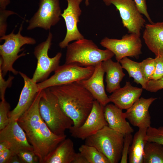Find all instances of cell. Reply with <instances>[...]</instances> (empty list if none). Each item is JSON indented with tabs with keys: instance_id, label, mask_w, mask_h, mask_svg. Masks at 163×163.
<instances>
[{
	"instance_id": "38",
	"label": "cell",
	"mask_w": 163,
	"mask_h": 163,
	"mask_svg": "<svg viewBox=\"0 0 163 163\" xmlns=\"http://www.w3.org/2000/svg\"><path fill=\"white\" fill-rule=\"evenodd\" d=\"M72 163H89L85 158L80 152L76 153Z\"/></svg>"
},
{
	"instance_id": "33",
	"label": "cell",
	"mask_w": 163,
	"mask_h": 163,
	"mask_svg": "<svg viewBox=\"0 0 163 163\" xmlns=\"http://www.w3.org/2000/svg\"><path fill=\"white\" fill-rule=\"evenodd\" d=\"M14 76L9 75L8 79L5 80L3 78L2 71L0 67V97L1 100H5V95L7 88L11 87Z\"/></svg>"
},
{
	"instance_id": "7",
	"label": "cell",
	"mask_w": 163,
	"mask_h": 163,
	"mask_svg": "<svg viewBox=\"0 0 163 163\" xmlns=\"http://www.w3.org/2000/svg\"><path fill=\"white\" fill-rule=\"evenodd\" d=\"M94 66L84 67L77 63H65L59 66L50 78L37 83L40 90L52 86L78 82L88 79L93 73Z\"/></svg>"
},
{
	"instance_id": "22",
	"label": "cell",
	"mask_w": 163,
	"mask_h": 163,
	"mask_svg": "<svg viewBox=\"0 0 163 163\" xmlns=\"http://www.w3.org/2000/svg\"><path fill=\"white\" fill-rule=\"evenodd\" d=\"M76 152L70 139H65L49 153L44 163H72Z\"/></svg>"
},
{
	"instance_id": "16",
	"label": "cell",
	"mask_w": 163,
	"mask_h": 163,
	"mask_svg": "<svg viewBox=\"0 0 163 163\" xmlns=\"http://www.w3.org/2000/svg\"><path fill=\"white\" fill-rule=\"evenodd\" d=\"M156 99L153 97L139 98L124 113L126 119L134 126L148 128L151 123L149 108Z\"/></svg>"
},
{
	"instance_id": "27",
	"label": "cell",
	"mask_w": 163,
	"mask_h": 163,
	"mask_svg": "<svg viewBox=\"0 0 163 163\" xmlns=\"http://www.w3.org/2000/svg\"><path fill=\"white\" fill-rule=\"evenodd\" d=\"M140 66L146 83L152 79L155 72L156 64L154 59L148 58L140 62Z\"/></svg>"
},
{
	"instance_id": "36",
	"label": "cell",
	"mask_w": 163,
	"mask_h": 163,
	"mask_svg": "<svg viewBox=\"0 0 163 163\" xmlns=\"http://www.w3.org/2000/svg\"><path fill=\"white\" fill-rule=\"evenodd\" d=\"M137 6L142 14H144L150 24L153 23L147 11L146 0H134Z\"/></svg>"
},
{
	"instance_id": "26",
	"label": "cell",
	"mask_w": 163,
	"mask_h": 163,
	"mask_svg": "<svg viewBox=\"0 0 163 163\" xmlns=\"http://www.w3.org/2000/svg\"><path fill=\"white\" fill-rule=\"evenodd\" d=\"M78 150L89 163H110L108 159L93 146L82 145Z\"/></svg>"
},
{
	"instance_id": "9",
	"label": "cell",
	"mask_w": 163,
	"mask_h": 163,
	"mask_svg": "<svg viewBox=\"0 0 163 163\" xmlns=\"http://www.w3.org/2000/svg\"><path fill=\"white\" fill-rule=\"evenodd\" d=\"M139 36L133 33L123 35L120 39L105 37L100 44L102 46L111 51L114 54L118 62L128 56L139 58L142 53V43Z\"/></svg>"
},
{
	"instance_id": "21",
	"label": "cell",
	"mask_w": 163,
	"mask_h": 163,
	"mask_svg": "<svg viewBox=\"0 0 163 163\" xmlns=\"http://www.w3.org/2000/svg\"><path fill=\"white\" fill-rule=\"evenodd\" d=\"M102 66L106 73V91L112 93L120 88V83L125 74L120 62H113L111 59L102 62Z\"/></svg>"
},
{
	"instance_id": "30",
	"label": "cell",
	"mask_w": 163,
	"mask_h": 163,
	"mask_svg": "<svg viewBox=\"0 0 163 163\" xmlns=\"http://www.w3.org/2000/svg\"><path fill=\"white\" fill-rule=\"evenodd\" d=\"M17 14L12 11L6 9H0V37L6 34L7 29V20L8 17L13 14Z\"/></svg>"
},
{
	"instance_id": "4",
	"label": "cell",
	"mask_w": 163,
	"mask_h": 163,
	"mask_svg": "<svg viewBox=\"0 0 163 163\" xmlns=\"http://www.w3.org/2000/svg\"><path fill=\"white\" fill-rule=\"evenodd\" d=\"M66 48L65 63H75L84 67L95 66L114 56L108 49L101 50L92 40L85 38L69 44Z\"/></svg>"
},
{
	"instance_id": "32",
	"label": "cell",
	"mask_w": 163,
	"mask_h": 163,
	"mask_svg": "<svg viewBox=\"0 0 163 163\" xmlns=\"http://www.w3.org/2000/svg\"><path fill=\"white\" fill-rule=\"evenodd\" d=\"M17 155L25 163H35L39 162L38 157L33 151L22 150L19 151Z\"/></svg>"
},
{
	"instance_id": "29",
	"label": "cell",
	"mask_w": 163,
	"mask_h": 163,
	"mask_svg": "<svg viewBox=\"0 0 163 163\" xmlns=\"http://www.w3.org/2000/svg\"><path fill=\"white\" fill-rule=\"evenodd\" d=\"M10 105L5 100H1L0 103V130L5 127L10 122L8 113Z\"/></svg>"
},
{
	"instance_id": "14",
	"label": "cell",
	"mask_w": 163,
	"mask_h": 163,
	"mask_svg": "<svg viewBox=\"0 0 163 163\" xmlns=\"http://www.w3.org/2000/svg\"><path fill=\"white\" fill-rule=\"evenodd\" d=\"M7 142L14 155L21 150L34 151L33 146L28 141L24 130L17 121H12L4 129L0 130V142Z\"/></svg>"
},
{
	"instance_id": "12",
	"label": "cell",
	"mask_w": 163,
	"mask_h": 163,
	"mask_svg": "<svg viewBox=\"0 0 163 163\" xmlns=\"http://www.w3.org/2000/svg\"><path fill=\"white\" fill-rule=\"evenodd\" d=\"M66 0L67 2V7L61 15L64 19L66 29L64 39L59 44V47L62 49L66 48L72 41L84 38L77 26L82 12L80 5L84 0Z\"/></svg>"
},
{
	"instance_id": "23",
	"label": "cell",
	"mask_w": 163,
	"mask_h": 163,
	"mask_svg": "<svg viewBox=\"0 0 163 163\" xmlns=\"http://www.w3.org/2000/svg\"><path fill=\"white\" fill-rule=\"evenodd\" d=\"M133 137L128 153L129 163H143L144 150L147 139V128H139Z\"/></svg>"
},
{
	"instance_id": "18",
	"label": "cell",
	"mask_w": 163,
	"mask_h": 163,
	"mask_svg": "<svg viewBox=\"0 0 163 163\" xmlns=\"http://www.w3.org/2000/svg\"><path fill=\"white\" fill-rule=\"evenodd\" d=\"M142 89L133 86L127 82L123 87L116 90L109 96L110 102L122 110H126L140 98Z\"/></svg>"
},
{
	"instance_id": "5",
	"label": "cell",
	"mask_w": 163,
	"mask_h": 163,
	"mask_svg": "<svg viewBox=\"0 0 163 163\" xmlns=\"http://www.w3.org/2000/svg\"><path fill=\"white\" fill-rule=\"evenodd\" d=\"M22 28V23L17 33L15 34L13 30L10 34L0 37L1 41H5L4 43L0 45V67L3 76L8 72L15 75L19 73V72L13 68V65L18 59L26 54L24 52L19 54L23 50L21 48L25 45H34L36 43L34 38L21 34Z\"/></svg>"
},
{
	"instance_id": "3",
	"label": "cell",
	"mask_w": 163,
	"mask_h": 163,
	"mask_svg": "<svg viewBox=\"0 0 163 163\" xmlns=\"http://www.w3.org/2000/svg\"><path fill=\"white\" fill-rule=\"evenodd\" d=\"M39 107L42 118L55 134L64 135L66 130L73 126V121L63 111L49 88L42 90Z\"/></svg>"
},
{
	"instance_id": "35",
	"label": "cell",
	"mask_w": 163,
	"mask_h": 163,
	"mask_svg": "<svg viewBox=\"0 0 163 163\" xmlns=\"http://www.w3.org/2000/svg\"><path fill=\"white\" fill-rule=\"evenodd\" d=\"M154 59L156 67L152 79L157 80L163 76V56H156Z\"/></svg>"
},
{
	"instance_id": "31",
	"label": "cell",
	"mask_w": 163,
	"mask_h": 163,
	"mask_svg": "<svg viewBox=\"0 0 163 163\" xmlns=\"http://www.w3.org/2000/svg\"><path fill=\"white\" fill-rule=\"evenodd\" d=\"M133 137L132 133L127 134L124 136L122 156L120 161L121 163L128 162L129 151L132 142Z\"/></svg>"
},
{
	"instance_id": "6",
	"label": "cell",
	"mask_w": 163,
	"mask_h": 163,
	"mask_svg": "<svg viewBox=\"0 0 163 163\" xmlns=\"http://www.w3.org/2000/svg\"><path fill=\"white\" fill-rule=\"evenodd\" d=\"M85 140V144L96 148L108 159L110 163H118L120 161L124 136L108 126H105Z\"/></svg>"
},
{
	"instance_id": "2",
	"label": "cell",
	"mask_w": 163,
	"mask_h": 163,
	"mask_svg": "<svg viewBox=\"0 0 163 163\" xmlns=\"http://www.w3.org/2000/svg\"><path fill=\"white\" fill-rule=\"evenodd\" d=\"M49 88L57 98L63 111L73 121V125L69 130L82 126L95 100L90 93L78 82Z\"/></svg>"
},
{
	"instance_id": "19",
	"label": "cell",
	"mask_w": 163,
	"mask_h": 163,
	"mask_svg": "<svg viewBox=\"0 0 163 163\" xmlns=\"http://www.w3.org/2000/svg\"><path fill=\"white\" fill-rule=\"evenodd\" d=\"M104 113L108 126L112 129L124 136L133 132L122 110L114 104H107L105 106Z\"/></svg>"
},
{
	"instance_id": "28",
	"label": "cell",
	"mask_w": 163,
	"mask_h": 163,
	"mask_svg": "<svg viewBox=\"0 0 163 163\" xmlns=\"http://www.w3.org/2000/svg\"><path fill=\"white\" fill-rule=\"evenodd\" d=\"M147 141L155 142L163 145V126L155 128L150 126L146 132Z\"/></svg>"
},
{
	"instance_id": "25",
	"label": "cell",
	"mask_w": 163,
	"mask_h": 163,
	"mask_svg": "<svg viewBox=\"0 0 163 163\" xmlns=\"http://www.w3.org/2000/svg\"><path fill=\"white\" fill-rule=\"evenodd\" d=\"M143 163H163V145L147 141L144 150Z\"/></svg>"
},
{
	"instance_id": "34",
	"label": "cell",
	"mask_w": 163,
	"mask_h": 163,
	"mask_svg": "<svg viewBox=\"0 0 163 163\" xmlns=\"http://www.w3.org/2000/svg\"><path fill=\"white\" fill-rule=\"evenodd\" d=\"M163 89V76L157 80L151 79L146 83L145 89L151 92H155Z\"/></svg>"
},
{
	"instance_id": "37",
	"label": "cell",
	"mask_w": 163,
	"mask_h": 163,
	"mask_svg": "<svg viewBox=\"0 0 163 163\" xmlns=\"http://www.w3.org/2000/svg\"><path fill=\"white\" fill-rule=\"evenodd\" d=\"M14 155L10 149L5 150L0 154V163H9L12 157Z\"/></svg>"
},
{
	"instance_id": "20",
	"label": "cell",
	"mask_w": 163,
	"mask_h": 163,
	"mask_svg": "<svg viewBox=\"0 0 163 163\" xmlns=\"http://www.w3.org/2000/svg\"><path fill=\"white\" fill-rule=\"evenodd\" d=\"M143 37L148 48L156 56H163V22L146 24Z\"/></svg>"
},
{
	"instance_id": "43",
	"label": "cell",
	"mask_w": 163,
	"mask_h": 163,
	"mask_svg": "<svg viewBox=\"0 0 163 163\" xmlns=\"http://www.w3.org/2000/svg\"></svg>"
},
{
	"instance_id": "10",
	"label": "cell",
	"mask_w": 163,
	"mask_h": 163,
	"mask_svg": "<svg viewBox=\"0 0 163 163\" xmlns=\"http://www.w3.org/2000/svg\"><path fill=\"white\" fill-rule=\"evenodd\" d=\"M107 6L114 5L118 10L124 27L128 32L140 36L145 21L133 0H103Z\"/></svg>"
},
{
	"instance_id": "11",
	"label": "cell",
	"mask_w": 163,
	"mask_h": 163,
	"mask_svg": "<svg viewBox=\"0 0 163 163\" xmlns=\"http://www.w3.org/2000/svg\"><path fill=\"white\" fill-rule=\"evenodd\" d=\"M62 14L59 0H39V8L29 21L27 29L50 30L59 21Z\"/></svg>"
},
{
	"instance_id": "15",
	"label": "cell",
	"mask_w": 163,
	"mask_h": 163,
	"mask_svg": "<svg viewBox=\"0 0 163 163\" xmlns=\"http://www.w3.org/2000/svg\"><path fill=\"white\" fill-rule=\"evenodd\" d=\"M19 74L24 80V86L17 106L8 113L10 122L17 121L29 108L37 94L41 90L39 88L37 83L34 82L26 74L21 72H19Z\"/></svg>"
},
{
	"instance_id": "24",
	"label": "cell",
	"mask_w": 163,
	"mask_h": 163,
	"mask_svg": "<svg viewBox=\"0 0 163 163\" xmlns=\"http://www.w3.org/2000/svg\"><path fill=\"white\" fill-rule=\"evenodd\" d=\"M119 62L123 68L127 71L129 77L133 78L135 82L140 84L142 88L145 89L146 83L141 69L140 62L133 61L127 57L123 58Z\"/></svg>"
},
{
	"instance_id": "13",
	"label": "cell",
	"mask_w": 163,
	"mask_h": 163,
	"mask_svg": "<svg viewBox=\"0 0 163 163\" xmlns=\"http://www.w3.org/2000/svg\"><path fill=\"white\" fill-rule=\"evenodd\" d=\"M104 107L95 100L92 109L82 125L75 129L69 130L71 136L84 140L105 126H108L104 116Z\"/></svg>"
},
{
	"instance_id": "41",
	"label": "cell",
	"mask_w": 163,
	"mask_h": 163,
	"mask_svg": "<svg viewBox=\"0 0 163 163\" xmlns=\"http://www.w3.org/2000/svg\"><path fill=\"white\" fill-rule=\"evenodd\" d=\"M22 161L17 155H14L12 157L9 163H23Z\"/></svg>"
},
{
	"instance_id": "8",
	"label": "cell",
	"mask_w": 163,
	"mask_h": 163,
	"mask_svg": "<svg viewBox=\"0 0 163 163\" xmlns=\"http://www.w3.org/2000/svg\"><path fill=\"white\" fill-rule=\"evenodd\" d=\"M53 38L52 34L49 31L46 40L34 48V54L37 62L31 79L35 83H37L47 79L50 73L54 72L59 66L62 53L58 52L52 58L50 57L48 54L49 50L52 44Z\"/></svg>"
},
{
	"instance_id": "1",
	"label": "cell",
	"mask_w": 163,
	"mask_h": 163,
	"mask_svg": "<svg viewBox=\"0 0 163 163\" xmlns=\"http://www.w3.org/2000/svg\"><path fill=\"white\" fill-rule=\"evenodd\" d=\"M42 90L37 94L29 108L17 121L24 131L28 141L39 163H44L48 155L66 138L67 136L53 133L42 118L39 110V102Z\"/></svg>"
},
{
	"instance_id": "40",
	"label": "cell",
	"mask_w": 163,
	"mask_h": 163,
	"mask_svg": "<svg viewBox=\"0 0 163 163\" xmlns=\"http://www.w3.org/2000/svg\"><path fill=\"white\" fill-rule=\"evenodd\" d=\"M10 2V0H0V9H6Z\"/></svg>"
},
{
	"instance_id": "42",
	"label": "cell",
	"mask_w": 163,
	"mask_h": 163,
	"mask_svg": "<svg viewBox=\"0 0 163 163\" xmlns=\"http://www.w3.org/2000/svg\"><path fill=\"white\" fill-rule=\"evenodd\" d=\"M85 4L86 6H88L89 4V0H85Z\"/></svg>"
},
{
	"instance_id": "39",
	"label": "cell",
	"mask_w": 163,
	"mask_h": 163,
	"mask_svg": "<svg viewBox=\"0 0 163 163\" xmlns=\"http://www.w3.org/2000/svg\"><path fill=\"white\" fill-rule=\"evenodd\" d=\"M8 149H10V146L7 142L5 141L0 142V154Z\"/></svg>"
},
{
	"instance_id": "17",
	"label": "cell",
	"mask_w": 163,
	"mask_h": 163,
	"mask_svg": "<svg viewBox=\"0 0 163 163\" xmlns=\"http://www.w3.org/2000/svg\"><path fill=\"white\" fill-rule=\"evenodd\" d=\"M104 73L101 62L95 66L94 72L90 77L78 82L90 93L95 100L104 106L110 102L105 89Z\"/></svg>"
}]
</instances>
